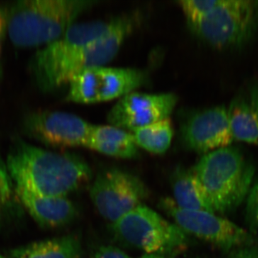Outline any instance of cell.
Listing matches in <instances>:
<instances>
[{
  "label": "cell",
  "mask_w": 258,
  "mask_h": 258,
  "mask_svg": "<svg viewBox=\"0 0 258 258\" xmlns=\"http://www.w3.org/2000/svg\"><path fill=\"white\" fill-rule=\"evenodd\" d=\"M0 258H8V257H5V256H3V255H2V254H0Z\"/></svg>",
  "instance_id": "28"
},
{
  "label": "cell",
  "mask_w": 258,
  "mask_h": 258,
  "mask_svg": "<svg viewBox=\"0 0 258 258\" xmlns=\"http://www.w3.org/2000/svg\"><path fill=\"white\" fill-rule=\"evenodd\" d=\"M146 81L147 76L140 70L93 68L70 80L66 100L79 103L110 101L133 92Z\"/></svg>",
  "instance_id": "7"
},
{
  "label": "cell",
  "mask_w": 258,
  "mask_h": 258,
  "mask_svg": "<svg viewBox=\"0 0 258 258\" xmlns=\"http://www.w3.org/2000/svg\"><path fill=\"white\" fill-rule=\"evenodd\" d=\"M172 189L178 208L213 212L192 169H176L172 176Z\"/></svg>",
  "instance_id": "17"
},
{
  "label": "cell",
  "mask_w": 258,
  "mask_h": 258,
  "mask_svg": "<svg viewBox=\"0 0 258 258\" xmlns=\"http://www.w3.org/2000/svg\"><path fill=\"white\" fill-rule=\"evenodd\" d=\"M7 168L15 185L43 196L66 197L91 178L89 166L70 153L51 152L16 139Z\"/></svg>",
  "instance_id": "1"
},
{
  "label": "cell",
  "mask_w": 258,
  "mask_h": 258,
  "mask_svg": "<svg viewBox=\"0 0 258 258\" xmlns=\"http://www.w3.org/2000/svg\"><path fill=\"white\" fill-rule=\"evenodd\" d=\"M137 147L156 154L165 153L170 147L174 129L170 118H164L132 132Z\"/></svg>",
  "instance_id": "19"
},
{
  "label": "cell",
  "mask_w": 258,
  "mask_h": 258,
  "mask_svg": "<svg viewBox=\"0 0 258 258\" xmlns=\"http://www.w3.org/2000/svg\"><path fill=\"white\" fill-rule=\"evenodd\" d=\"M85 147L121 159H132L138 155V147L132 133L112 125H92Z\"/></svg>",
  "instance_id": "15"
},
{
  "label": "cell",
  "mask_w": 258,
  "mask_h": 258,
  "mask_svg": "<svg viewBox=\"0 0 258 258\" xmlns=\"http://www.w3.org/2000/svg\"><path fill=\"white\" fill-rule=\"evenodd\" d=\"M134 23L133 18L130 16L114 19L108 31L62 61L39 81L37 86L42 91L47 92L69 83L74 76L83 71L108 63L118 53L132 31Z\"/></svg>",
  "instance_id": "6"
},
{
  "label": "cell",
  "mask_w": 258,
  "mask_h": 258,
  "mask_svg": "<svg viewBox=\"0 0 258 258\" xmlns=\"http://www.w3.org/2000/svg\"><path fill=\"white\" fill-rule=\"evenodd\" d=\"M139 258H174L172 256L162 254H144Z\"/></svg>",
  "instance_id": "27"
},
{
  "label": "cell",
  "mask_w": 258,
  "mask_h": 258,
  "mask_svg": "<svg viewBox=\"0 0 258 258\" xmlns=\"http://www.w3.org/2000/svg\"><path fill=\"white\" fill-rule=\"evenodd\" d=\"M245 218L252 230H258V181L252 185L246 198Z\"/></svg>",
  "instance_id": "22"
},
{
  "label": "cell",
  "mask_w": 258,
  "mask_h": 258,
  "mask_svg": "<svg viewBox=\"0 0 258 258\" xmlns=\"http://www.w3.org/2000/svg\"><path fill=\"white\" fill-rule=\"evenodd\" d=\"M189 27L212 46H240L249 40L258 28V1L219 0L208 13Z\"/></svg>",
  "instance_id": "5"
},
{
  "label": "cell",
  "mask_w": 258,
  "mask_h": 258,
  "mask_svg": "<svg viewBox=\"0 0 258 258\" xmlns=\"http://www.w3.org/2000/svg\"><path fill=\"white\" fill-rule=\"evenodd\" d=\"M112 23L113 20L74 23L62 37L37 50L29 63L35 83L76 50L103 35Z\"/></svg>",
  "instance_id": "11"
},
{
  "label": "cell",
  "mask_w": 258,
  "mask_h": 258,
  "mask_svg": "<svg viewBox=\"0 0 258 258\" xmlns=\"http://www.w3.org/2000/svg\"><path fill=\"white\" fill-rule=\"evenodd\" d=\"M219 0H181L178 2L189 25L203 18L218 3Z\"/></svg>",
  "instance_id": "21"
},
{
  "label": "cell",
  "mask_w": 258,
  "mask_h": 258,
  "mask_svg": "<svg viewBox=\"0 0 258 258\" xmlns=\"http://www.w3.org/2000/svg\"><path fill=\"white\" fill-rule=\"evenodd\" d=\"M233 139L258 145V113L252 103L235 100L227 109Z\"/></svg>",
  "instance_id": "18"
},
{
  "label": "cell",
  "mask_w": 258,
  "mask_h": 258,
  "mask_svg": "<svg viewBox=\"0 0 258 258\" xmlns=\"http://www.w3.org/2000/svg\"><path fill=\"white\" fill-rule=\"evenodd\" d=\"M93 258H132L123 250L113 246H103L95 253Z\"/></svg>",
  "instance_id": "24"
},
{
  "label": "cell",
  "mask_w": 258,
  "mask_h": 258,
  "mask_svg": "<svg viewBox=\"0 0 258 258\" xmlns=\"http://www.w3.org/2000/svg\"><path fill=\"white\" fill-rule=\"evenodd\" d=\"M181 138L186 147L200 153H208L230 147L234 141L225 106L196 112L181 126Z\"/></svg>",
  "instance_id": "13"
},
{
  "label": "cell",
  "mask_w": 258,
  "mask_h": 258,
  "mask_svg": "<svg viewBox=\"0 0 258 258\" xmlns=\"http://www.w3.org/2000/svg\"><path fill=\"white\" fill-rule=\"evenodd\" d=\"M88 0H21L8 8V35L17 47L48 45L63 35Z\"/></svg>",
  "instance_id": "2"
},
{
  "label": "cell",
  "mask_w": 258,
  "mask_h": 258,
  "mask_svg": "<svg viewBox=\"0 0 258 258\" xmlns=\"http://www.w3.org/2000/svg\"><path fill=\"white\" fill-rule=\"evenodd\" d=\"M18 200L15 184L10 175L6 163L0 157V227L15 212V201Z\"/></svg>",
  "instance_id": "20"
},
{
  "label": "cell",
  "mask_w": 258,
  "mask_h": 258,
  "mask_svg": "<svg viewBox=\"0 0 258 258\" xmlns=\"http://www.w3.org/2000/svg\"><path fill=\"white\" fill-rule=\"evenodd\" d=\"M251 103L258 113V84L254 86L251 91Z\"/></svg>",
  "instance_id": "26"
},
{
  "label": "cell",
  "mask_w": 258,
  "mask_h": 258,
  "mask_svg": "<svg viewBox=\"0 0 258 258\" xmlns=\"http://www.w3.org/2000/svg\"><path fill=\"white\" fill-rule=\"evenodd\" d=\"M8 33V8L0 5V86L3 77V49Z\"/></svg>",
  "instance_id": "23"
},
{
  "label": "cell",
  "mask_w": 258,
  "mask_h": 258,
  "mask_svg": "<svg viewBox=\"0 0 258 258\" xmlns=\"http://www.w3.org/2000/svg\"><path fill=\"white\" fill-rule=\"evenodd\" d=\"M10 254L13 258H80L81 242L75 236H64L12 249Z\"/></svg>",
  "instance_id": "16"
},
{
  "label": "cell",
  "mask_w": 258,
  "mask_h": 258,
  "mask_svg": "<svg viewBox=\"0 0 258 258\" xmlns=\"http://www.w3.org/2000/svg\"><path fill=\"white\" fill-rule=\"evenodd\" d=\"M15 190L19 201L42 227H62L76 217V207L67 197L43 196L18 185H15Z\"/></svg>",
  "instance_id": "14"
},
{
  "label": "cell",
  "mask_w": 258,
  "mask_h": 258,
  "mask_svg": "<svg viewBox=\"0 0 258 258\" xmlns=\"http://www.w3.org/2000/svg\"><path fill=\"white\" fill-rule=\"evenodd\" d=\"M112 230L125 243L146 254L172 256L182 252L188 244L184 231L142 205L113 222Z\"/></svg>",
  "instance_id": "4"
},
{
  "label": "cell",
  "mask_w": 258,
  "mask_h": 258,
  "mask_svg": "<svg viewBox=\"0 0 258 258\" xmlns=\"http://www.w3.org/2000/svg\"><path fill=\"white\" fill-rule=\"evenodd\" d=\"M163 208L185 233L210 242L224 250H235L251 245L252 236L234 222L213 212L204 210H186L176 206L174 200L166 199Z\"/></svg>",
  "instance_id": "8"
},
{
  "label": "cell",
  "mask_w": 258,
  "mask_h": 258,
  "mask_svg": "<svg viewBox=\"0 0 258 258\" xmlns=\"http://www.w3.org/2000/svg\"><path fill=\"white\" fill-rule=\"evenodd\" d=\"M230 258H258V247L251 244L235 249Z\"/></svg>",
  "instance_id": "25"
},
{
  "label": "cell",
  "mask_w": 258,
  "mask_h": 258,
  "mask_svg": "<svg viewBox=\"0 0 258 258\" xmlns=\"http://www.w3.org/2000/svg\"><path fill=\"white\" fill-rule=\"evenodd\" d=\"M28 136L53 147H86L92 125L78 115L58 111H37L24 118Z\"/></svg>",
  "instance_id": "10"
},
{
  "label": "cell",
  "mask_w": 258,
  "mask_h": 258,
  "mask_svg": "<svg viewBox=\"0 0 258 258\" xmlns=\"http://www.w3.org/2000/svg\"><path fill=\"white\" fill-rule=\"evenodd\" d=\"M147 195L142 180L118 169L101 173L93 181L90 191L97 210L113 223L142 205Z\"/></svg>",
  "instance_id": "9"
},
{
  "label": "cell",
  "mask_w": 258,
  "mask_h": 258,
  "mask_svg": "<svg viewBox=\"0 0 258 258\" xmlns=\"http://www.w3.org/2000/svg\"><path fill=\"white\" fill-rule=\"evenodd\" d=\"M214 213L235 211L252 187L254 166L235 147L207 153L192 168Z\"/></svg>",
  "instance_id": "3"
},
{
  "label": "cell",
  "mask_w": 258,
  "mask_h": 258,
  "mask_svg": "<svg viewBox=\"0 0 258 258\" xmlns=\"http://www.w3.org/2000/svg\"><path fill=\"white\" fill-rule=\"evenodd\" d=\"M177 96L173 93L131 92L120 98L108 115L112 125L131 132L169 118Z\"/></svg>",
  "instance_id": "12"
}]
</instances>
